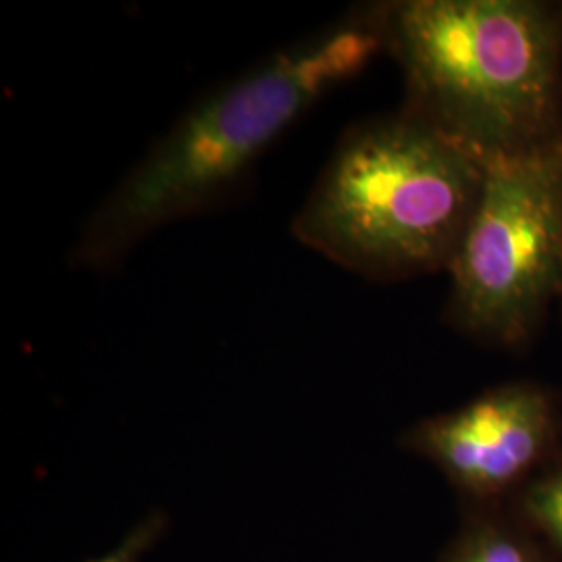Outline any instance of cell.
<instances>
[{
    "label": "cell",
    "instance_id": "cell-3",
    "mask_svg": "<svg viewBox=\"0 0 562 562\" xmlns=\"http://www.w3.org/2000/svg\"><path fill=\"white\" fill-rule=\"evenodd\" d=\"M485 165L402 106L344 134L292 234L367 280L446 273L482 196Z\"/></svg>",
    "mask_w": 562,
    "mask_h": 562
},
{
    "label": "cell",
    "instance_id": "cell-6",
    "mask_svg": "<svg viewBox=\"0 0 562 562\" xmlns=\"http://www.w3.org/2000/svg\"><path fill=\"white\" fill-rule=\"evenodd\" d=\"M440 562H559L508 506L464 508Z\"/></svg>",
    "mask_w": 562,
    "mask_h": 562
},
{
    "label": "cell",
    "instance_id": "cell-5",
    "mask_svg": "<svg viewBox=\"0 0 562 562\" xmlns=\"http://www.w3.org/2000/svg\"><path fill=\"white\" fill-rule=\"evenodd\" d=\"M401 446L431 462L464 508L504 506L561 450L562 394L533 380L498 383L415 423Z\"/></svg>",
    "mask_w": 562,
    "mask_h": 562
},
{
    "label": "cell",
    "instance_id": "cell-9",
    "mask_svg": "<svg viewBox=\"0 0 562 562\" xmlns=\"http://www.w3.org/2000/svg\"><path fill=\"white\" fill-rule=\"evenodd\" d=\"M561 394H562V392H561Z\"/></svg>",
    "mask_w": 562,
    "mask_h": 562
},
{
    "label": "cell",
    "instance_id": "cell-1",
    "mask_svg": "<svg viewBox=\"0 0 562 562\" xmlns=\"http://www.w3.org/2000/svg\"><path fill=\"white\" fill-rule=\"evenodd\" d=\"M387 7L348 11L190 109L94 209L76 265L111 267L165 225L222 201L327 92L387 55Z\"/></svg>",
    "mask_w": 562,
    "mask_h": 562
},
{
    "label": "cell",
    "instance_id": "cell-7",
    "mask_svg": "<svg viewBox=\"0 0 562 562\" xmlns=\"http://www.w3.org/2000/svg\"><path fill=\"white\" fill-rule=\"evenodd\" d=\"M504 506L562 562V448Z\"/></svg>",
    "mask_w": 562,
    "mask_h": 562
},
{
    "label": "cell",
    "instance_id": "cell-10",
    "mask_svg": "<svg viewBox=\"0 0 562 562\" xmlns=\"http://www.w3.org/2000/svg\"><path fill=\"white\" fill-rule=\"evenodd\" d=\"M561 308H562V306H561Z\"/></svg>",
    "mask_w": 562,
    "mask_h": 562
},
{
    "label": "cell",
    "instance_id": "cell-2",
    "mask_svg": "<svg viewBox=\"0 0 562 562\" xmlns=\"http://www.w3.org/2000/svg\"><path fill=\"white\" fill-rule=\"evenodd\" d=\"M404 109L482 161L562 144V2L396 0Z\"/></svg>",
    "mask_w": 562,
    "mask_h": 562
},
{
    "label": "cell",
    "instance_id": "cell-4",
    "mask_svg": "<svg viewBox=\"0 0 562 562\" xmlns=\"http://www.w3.org/2000/svg\"><path fill=\"white\" fill-rule=\"evenodd\" d=\"M442 319L469 340L519 350L562 306V144L485 165Z\"/></svg>",
    "mask_w": 562,
    "mask_h": 562
},
{
    "label": "cell",
    "instance_id": "cell-8",
    "mask_svg": "<svg viewBox=\"0 0 562 562\" xmlns=\"http://www.w3.org/2000/svg\"><path fill=\"white\" fill-rule=\"evenodd\" d=\"M162 529H165L162 515H150L111 554L90 562H144V554L150 550L153 543L159 540Z\"/></svg>",
    "mask_w": 562,
    "mask_h": 562
}]
</instances>
